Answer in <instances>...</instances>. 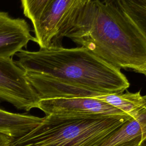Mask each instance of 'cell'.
I'll list each match as a JSON object with an SVG mask.
<instances>
[{"mask_svg":"<svg viewBox=\"0 0 146 146\" xmlns=\"http://www.w3.org/2000/svg\"><path fill=\"white\" fill-rule=\"evenodd\" d=\"M51 0H21L23 12L33 25H35Z\"/></svg>","mask_w":146,"mask_h":146,"instance_id":"7c38bea8","label":"cell"},{"mask_svg":"<svg viewBox=\"0 0 146 146\" xmlns=\"http://www.w3.org/2000/svg\"><path fill=\"white\" fill-rule=\"evenodd\" d=\"M146 39V0H115L113 2Z\"/></svg>","mask_w":146,"mask_h":146,"instance_id":"8fae6325","label":"cell"},{"mask_svg":"<svg viewBox=\"0 0 146 146\" xmlns=\"http://www.w3.org/2000/svg\"><path fill=\"white\" fill-rule=\"evenodd\" d=\"M94 0H51L33 25L35 42L39 48L59 46Z\"/></svg>","mask_w":146,"mask_h":146,"instance_id":"277c9868","label":"cell"},{"mask_svg":"<svg viewBox=\"0 0 146 146\" xmlns=\"http://www.w3.org/2000/svg\"><path fill=\"white\" fill-rule=\"evenodd\" d=\"M43 120L32 115L13 113L0 107V132L13 139L29 132Z\"/></svg>","mask_w":146,"mask_h":146,"instance_id":"9c48e42d","label":"cell"},{"mask_svg":"<svg viewBox=\"0 0 146 146\" xmlns=\"http://www.w3.org/2000/svg\"><path fill=\"white\" fill-rule=\"evenodd\" d=\"M66 37L120 70L146 76V39L113 3L94 0Z\"/></svg>","mask_w":146,"mask_h":146,"instance_id":"6da1fadb","label":"cell"},{"mask_svg":"<svg viewBox=\"0 0 146 146\" xmlns=\"http://www.w3.org/2000/svg\"><path fill=\"white\" fill-rule=\"evenodd\" d=\"M136 140L146 146V107L135 117H131L101 146H117Z\"/></svg>","mask_w":146,"mask_h":146,"instance_id":"ba28073f","label":"cell"},{"mask_svg":"<svg viewBox=\"0 0 146 146\" xmlns=\"http://www.w3.org/2000/svg\"><path fill=\"white\" fill-rule=\"evenodd\" d=\"M102 100L123 112L131 117H135L146 107V95H141L136 92L111 94L94 97Z\"/></svg>","mask_w":146,"mask_h":146,"instance_id":"30bf717a","label":"cell"},{"mask_svg":"<svg viewBox=\"0 0 146 146\" xmlns=\"http://www.w3.org/2000/svg\"><path fill=\"white\" fill-rule=\"evenodd\" d=\"M12 140L9 136L0 132V146H9Z\"/></svg>","mask_w":146,"mask_h":146,"instance_id":"4fadbf2b","label":"cell"},{"mask_svg":"<svg viewBox=\"0 0 146 146\" xmlns=\"http://www.w3.org/2000/svg\"><path fill=\"white\" fill-rule=\"evenodd\" d=\"M130 118L127 115H47L9 146H101Z\"/></svg>","mask_w":146,"mask_h":146,"instance_id":"3957f363","label":"cell"},{"mask_svg":"<svg viewBox=\"0 0 146 146\" xmlns=\"http://www.w3.org/2000/svg\"><path fill=\"white\" fill-rule=\"evenodd\" d=\"M30 41L35 42V39L25 19L13 18L7 13L0 11V57L12 58Z\"/></svg>","mask_w":146,"mask_h":146,"instance_id":"52a82bcc","label":"cell"},{"mask_svg":"<svg viewBox=\"0 0 146 146\" xmlns=\"http://www.w3.org/2000/svg\"><path fill=\"white\" fill-rule=\"evenodd\" d=\"M101 2H106V3H113V2H115V0H100Z\"/></svg>","mask_w":146,"mask_h":146,"instance_id":"9a60e30c","label":"cell"},{"mask_svg":"<svg viewBox=\"0 0 146 146\" xmlns=\"http://www.w3.org/2000/svg\"><path fill=\"white\" fill-rule=\"evenodd\" d=\"M16 55V63L26 72L100 95L123 93L130 85L120 69L83 46H51L36 51L22 50Z\"/></svg>","mask_w":146,"mask_h":146,"instance_id":"7a4b0ae2","label":"cell"},{"mask_svg":"<svg viewBox=\"0 0 146 146\" xmlns=\"http://www.w3.org/2000/svg\"><path fill=\"white\" fill-rule=\"evenodd\" d=\"M0 99L27 112L37 108L40 100L26 72L12 58L0 57Z\"/></svg>","mask_w":146,"mask_h":146,"instance_id":"5b68a950","label":"cell"},{"mask_svg":"<svg viewBox=\"0 0 146 146\" xmlns=\"http://www.w3.org/2000/svg\"><path fill=\"white\" fill-rule=\"evenodd\" d=\"M117 146H139L138 144H137L136 143H135L133 141H131L129 142L128 143H127V144H124V145H117Z\"/></svg>","mask_w":146,"mask_h":146,"instance_id":"5bb4252c","label":"cell"},{"mask_svg":"<svg viewBox=\"0 0 146 146\" xmlns=\"http://www.w3.org/2000/svg\"><path fill=\"white\" fill-rule=\"evenodd\" d=\"M37 108L42 111L46 115L86 116L94 115H127L102 100L94 98L88 97L58 98L40 99L38 103Z\"/></svg>","mask_w":146,"mask_h":146,"instance_id":"8992f818","label":"cell"}]
</instances>
